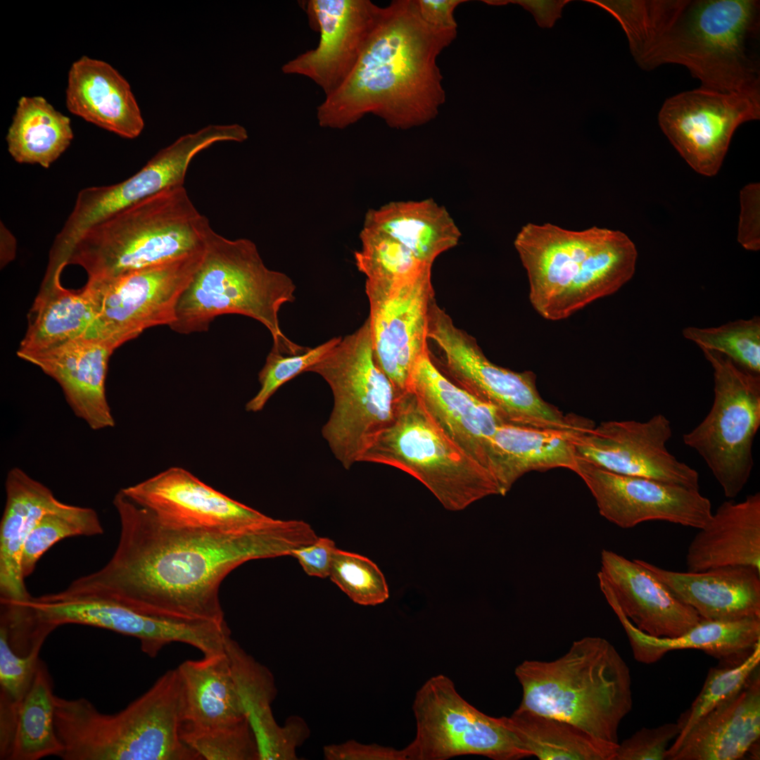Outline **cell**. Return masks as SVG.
I'll return each mask as SVG.
<instances>
[{
  "label": "cell",
  "mask_w": 760,
  "mask_h": 760,
  "mask_svg": "<svg viewBox=\"0 0 760 760\" xmlns=\"http://www.w3.org/2000/svg\"><path fill=\"white\" fill-rule=\"evenodd\" d=\"M120 523L117 548L106 565L73 581L71 597L113 600L167 619L226 623L220 588L253 559L290 556L317 537L302 520H270L241 529L175 526L159 520L121 490L113 501Z\"/></svg>",
  "instance_id": "6da1fadb"
},
{
  "label": "cell",
  "mask_w": 760,
  "mask_h": 760,
  "mask_svg": "<svg viewBox=\"0 0 760 760\" xmlns=\"http://www.w3.org/2000/svg\"><path fill=\"white\" fill-rule=\"evenodd\" d=\"M456 37L424 22L416 0L382 7L353 69L317 107L319 125L343 129L367 114L398 129L431 121L445 101L437 58Z\"/></svg>",
  "instance_id": "7a4b0ae2"
},
{
  "label": "cell",
  "mask_w": 760,
  "mask_h": 760,
  "mask_svg": "<svg viewBox=\"0 0 760 760\" xmlns=\"http://www.w3.org/2000/svg\"><path fill=\"white\" fill-rule=\"evenodd\" d=\"M514 246L527 274L531 305L550 321L616 293L633 277L638 258L625 233L595 226L571 230L529 222Z\"/></svg>",
  "instance_id": "3957f363"
},
{
  "label": "cell",
  "mask_w": 760,
  "mask_h": 760,
  "mask_svg": "<svg viewBox=\"0 0 760 760\" xmlns=\"http://www.w3.org/2000/svg\"><path fill=\"white\" fill-rule=\"evenodd\" d=\"M63 760H201L182 738V697L176 669L112 714L87 699L55 696Z\"/></svg>",
  "instance_id": "277c9868"
},
{
  "label": "cell",
  "mask_w": 760,
  "mask_h": 760,
  "mask_svg": "<svg viewBox=\"0 0 760 760\" xmlns=\"http://www.w3.org/2000/svg\"><path fill=\"white\" fill-rule=\"evenodd\" d=\"M514 674L522 688L518 708L565 721L601 741L619 744V725L633 705L631 678L608 640L583 638L553 661H522Z\"/></svg>",
  "instance_id": "5b68a950"
},
{
  "label": "cell",
  "mask_w": 760,
  "mask_h": 760,
  "mask_svg": "<svg viewBox=\"0 0 760 760\" xmlns=\"http://www.w3.org/2000/svg\"><path fill=\"white\" fill-rule=\"evenodd\" d=\"M296 289L287 274L266 266L252 241L229 239L211 227L201 264L178 299L170 328L182 334L207 331L220 315H241L267 329L273 349L298 353L305 348L283 334L279 319L281 306L296 300Z\"/></svg>",
  "instance_id": "8992f818"
},
{
  "label": "cell",
  "mask_w": 760,
  "mask_h": 760,
  "mask_svg": "<svg viewBox=\"0 0 760 760\" xmlns=\"http://www.w3.org/2000/svg\"><path fill=\"white\" fill-rule=\"evenodd\" d=\"M211 228L184 185L164 190L92 226L71 248L67 265L88 280L114 279L204 248Z\"/></svg>",
  "instance_id": "52a82bcc"
},
{
  "label": "cell",
  "mask_w": 760,
  "mask_h": 760,
  "mask_svg": "<svg viewBox=\"0 0 760 760\" xmlns=\"http://www.w3.org/2000/svg\"><path fill=\"white\" fill-rule=\"evenodd\" d=\"M759 1L683 0L640 68L678 64L704 88L759 90Z\"/></svg>",
  "instance_id": "ba28073f"
},
{
  "label": "cell",
  "mask_w": 760,
  "mask_h": 760,
  "mask_svg": "<svg viewBox=\"0 0 760 760\" xmlns=\"http://www.w3.org/2000/svg\"><path fill=\"white\" fill-rule=\"evenodd\" d=\"M360 462L391 466L412 476L450 511L500 495L492 474L443 433L410 390L399 393L392 420Z\"/></svg>",
  "instance_id": "9c48e42d"
},
{
  "label": "cell",
  "mask_w": 760,
  "mask_h": 760,
  "mask_svg": "<svg viewBox=\"0 0 760 760\" xmlns=\"http://www.w3.org/2000/svg\"><path fill=\"white\" fill-rule=\"evenodd\" d=\"M306 372L319 375L331 390L334 405L322 435L350 469L392 420L399 395L375 360L368 319Z\"/></svg>",
  "instance_id": "30bf717a"
},
{
  "label": "cell",
  "mask_w": 760,
  "mask_h": 760,
  "mask_svg": "<svg viewBox=\"0 0 760 760\" xmlns=\"http://www.w3.org/2000/svg\"><path fill=\"white\" fill-rule=\"evenodd\" d=\"M428 338L440 349L457 385L495 407L507 423L577 430L593 426L587 419L564 415L543 400L533 372H514L489 360L476 339L455 326L435 299L429 309Z\"/></svg>",
  "instance_id": "8fae6325"
},
{
  "label": "cell",
  "mask_w": 760,
  "mask_h": 760,
  "mask_svg": "<svg viewBox=\"0 0 760 760\" xmlns=\"http://www.w3.org/2000/svg\"><path fill=\"white\" fill-rule=\"evenodd\" d=\"M714 370V399L705 418L683 435L704 460L728 498L737 497L754 467L752 447L760 426V375L718 352L702 349Z\"/></svg>",
  "instance_id": "7c38bea8"
},
{
  "label": "cell",
  "mask_w": 760,
  "mask_h": 760,
  "mask_svg": "<svg viewBox=\"0 0 760 760\" xmlns=\"http://www.w3.org/2000/svg\"><path fill=\"white\" fill-rule=\"evenodd\" d=\"M416 734L405 750L407 760H446L480 755L494 760L528 757L509 717L490 716L469 704L448 676L429 678L412 704Z\"/></svg>",
  "instance_id": "4fadbf2b"
},
{
  "label": "cell",
  "mask_w": 760,
  "mask_h": 760,
  "mask_svg": "<svg viewBox=\"0 0 760 760\" xmlns=\"http://www.w3.org/2000/svg\"><path fill=\"white\" fill-rule=\"evenodd\" d=\"M203 250L114 279L87 280L96 316L83 338L102 341L115 350L146 329L170 327L178 299L199 267Z\"/></svg>",
  "instance_id": "5bb4252c"
},
{
  "label": "cell",
  "mask_w": 760,
  "mask_h": 760,
  "mask_svg": "<svg viewBox=\"0 0 760 760\" xmlns=\"http://www.w3.org/2000/svg\"><path fill=\"white\" fill-rule=\"evenodd\" d=\"M238 135L233 124L204 127L160 150L140 170L122 182L82 189L54 239L51 255L65 260L76 240L92 226L164 190L184 185L189 164L198 153L219 141H235Z\"/></svg>",
  "instance_id": "9a60e30c"
},
{
  "label": "cell",
  "mask_w": 760,
  "mask_h": 760,
  "mask_svg": "<svg viewBox=\"0 0 760 760\" xmlns=\"http://www.w3.org/2000/svg\"><path fill=\"white\" fill-rule=\"evenodd\" d=\"M759 118V90L722 92L701 87L666 99L658 120L688 165L711 177L719 170L736 129Z\"/></svg>",
  "instance_id": "2e32d148"
},
{
  "label": "cell",
  "mask_w": 760,
  "mask_h": 760,
  "mask_svg": "<svg viewBox=\"0 0 760 760\" xmlns=\"http://www.w3.org/2000/svg\"><path fill=\"white\" fill-rule=\"evenodd\" d=\"M365 292L375 360L401 393L419 357L429 352V315L435 299L431 267L408 279H366Z\"/></svg>",
  "instance_id": "e0dca14e"
},
{
  "label": "cell",
  "mask_w": 760,
  "mask_h": 760,
  "mask_svg": "<svg viewBox=\"0 0 760 760\" xmlns=\"http://www.w3.org/2000/svg\"><path fill=\"white\" fill-rule=\"evenodd\" d=\"M30 603L54 630L64 624H81L113 631L138 639L141 651L150 657L172 642L191 645L203 656L220 654L231 635L226 623L167 619L106 599L61 598L51 593L32 597Z\"/></svg>",
  "instance_id": "ac0fdd59"
},
{
  "label": "cell",
  "mask_w": 760,
  "mask_h": 760,
  "mask_svg": "<svg viewBox=\"0 0 760 760\" xmlns=\"http://www.w3.org/2000/svg\"><path fill=\"white\" fill-rule=\"evenodd\" d=\"M574 472L588 486L600 515L623 528L664 521L699 529L712 514L710 500L697 489L617 474L578 457Z\"/></svg>",
  "instance_id": "d6986e66"
},
{
  "label": "cell",
  "mask_w": 760,
  "mask_h": 760,
  "mask_svg": "<svg viewBox=\"0 0 760 760\" xmlns=\"http://www.w3.org/2000/svg\"><path fill=\"white\" fill-rule=\"evenodd\" d=\"M670 421L661 414L646 422L608 421L579 433L577 455L620 474L641 476L699 490V474L666 448Z\"/></svg>",
  "instance_id": "ffe728a7"
},
{
  "label": "cell",
  "mask_w": 760,
  "mask_h": 760,
  "mask_svg": "<svg viewBox=\"0 0 760 760\" xmlns=\"http://www.w3.org/2000/svg\"><path fill=\"white\" fill-rule=\"evenodd\" d=\"M310 27L319 33L317 46L281 67L286 75L305 77L326 96L345 81L355 65L381 11L369 0L298 1Z\"/></svg>",
  "instance_id": "44dd1931"
},
{
  "label": "cell",
  "mask_w": 760,
  "mask_h": 760,
  "mask_svg": "<svg viewBox=\"0 0 760 760\" xmlns=\"http://www.w3.org/2000/svg\"><path fill=\"white\" fill-rule=\"evenodd\" d=\"M121 490L161 521L175 526L233 530L272 518L219 492L182 467H170Z\"/></svg>",
  "instance_id": "7402d4cb"
},
{
  "label": "cell",
  "mask_w": 760,
  "mask_h": 760,
  "mask_svg": "<svg viewBox=\"0 0 760 760\" xmlns=\"http://www.w3.org/2000/svg\"><path fill=\"white\" fill-rule=\"evenodd\" d=\"M597 577L611 607L617 608L650 636L676 638L701 620L694 609L680 601L639 559L630 560L603 549Z\"/></svg>",
  "instance_id": "603a6c76"
},
{
  "label": "cell",
  "mask_w": 760,
  "mask_h": 760,
  "mask_svg": "<svg viewBox=\"0 0 760 760\" xmlns=\"http://www.w3.org/2000/svg\"><path fill=\"white\" fill-rule=\"evenodd\" d=\"M407 390L450 441L490 471V439L498 426L506 422L495 407L450 381L434 364L429 352L415 364Z\"/></svg>",
  "instance_id": "cb8c5ba5"
},
{
  "label": "cell",
  "mask_w": 760,
  "mask_h": 760,
  "mask_svg": "<svg viewBox=\"0 0 760 760\" xmlns=\"http://www.w3.org/2000/svg\"><path fill=\"white\" fill-rule=\"evenodd\" d=\"M224 652L246 718L256 740L259 760H297L298 747L309 737L303 718L291 716L283 726L276 721L271 705L277 695L270 669L248 654L231 636Z\"/></svg>",
  "instance_id": "d4e9b609"
},
{
  "label": "cell",
  "mask_w": 760,
  "mask_h": 760,
  "mask_svg": "<svg viewBox=\"0 0 760 760\" xmlns=\"http://www.w3.org/2000/svg\"><path fill=\"white\" fill-rule=\"evenodd\" d=\"M114 350L102 341L80 338L23 360L54 379L75 415L98 431L115 424L106 393L108 365Z\"/></svg>",
  "instance_id": "484cf974"
},
{
  "label": "cell",
  "mask_w": 760,
  "mask_h": 760,
  "mask_svg": "<svg viewBox=\"0 0 760 760\" xmlns=\"http://www.w3.org/2000/svg\"><path fill=\"white\" fill-rule=\"evenodd\" d=\"M760 737V676L757 670L733 698L702 717L667 760H737Z\"/></svg>",
  "instance_id": "4316f807"
},
{
  "label": "cell",
  "mask_w": 760,
  "mask_h": 760,
  "mask_svg": "<svg viewBox=\"0 0 760 760\" xmlns=\"http://www.w3.org/2000/svg\"><path fill=\"white\" fill-rule=\"evenodd\" d=\"M640 563L701 619L730 621L760 617V571L727 566L699 572L666 570Z\"/></svg>",
  "instance_id": "83f0119b"
},
{
  "label": "cell",
  "mask_w": 760,
  "mask_h": 760,
  "mask_svg": "<svg viewBox=\"0 0 760 760\" xmlns=\"http://www.w3.org/2000/svg\"><path fill=\"white\" fill-rule=\"evenodd\" d=\"M68 110L120 137L134 139L144 122L128 82L108 63L88 56L69 70L65 94Z\"/></svg>",
  "instance_id": "f1b7e54d"
},
{
  "label": "cell",
  "mask_w": 760,
  "mask_h": 760,
  "mask_svg": "<svg viewBox=\"0 0 760 760\" xmlns=\"http://www.w3.org/2000/svg\"><path fill=\"white\" fill-rule=\"evenodd\" d=\"M587 429L543 428L506 422L498 426L490 439L488 460L500 495H505L521 476L531 471L565 468L574 471L578 460L574 441L579 433Z\"/></svg>",
  "instance_id": "f546056e"
},
{
  "label": "cell",
  "mask_w": 760,
  "mask_h": 760,
  "mask_svg": "<svg viewBox=\"0 0 760 760\" xmlns=\"http://www.w3.org/2000/svg\"><path fill=\"white\" fill-rule=\"evenodd\" d=\"M6 504L0 524V597L27 601L21 561L25 543L39 520L65 503L50 488L20 467L11 468L5 481Z\"/></svg>",
  "instance_id": "4dcf8cb0"
},
{
  "label": "cell",
  "mask_w": 760,
  "mask_h": 760,
  "mask_svg": "<svg viewBox=\"0 0 760 760\" xmlns=\"http://www.w3.org/2000/svg\"><path fill=\"white\" fill-rule=\"evenodd\" d=\"M686 566L690 572L727 566L760 571V493L723 502L691 540Z\"/></svg>",
  "instance_id": "1f68e13d"
},
{
  "label": "cell",
  "mask_w": 760,
  "mask_h": 760,
  "mask_svg": "<svg viewBox=\"0 0 760 760\" xmlns=\"http://www.w3.org/2000/svg\"><path fill=\"white\" fill-rule=\"evenodd\" d=\"M628 636L633 657L650 664L670 651L697 649L727 666L742 663L760 643V617L720 621L701 619L682 635L672 638L650 636L635 627L616 607H612Z\"/></svg>",
  "instance_id": "d6a6232c"
},
{
  "label": "cell",
  "mask_w": 760,
  "mask_h": 760,
  "mask_svg": "<svg viewBox=\"0 0 760 760\" xmlns=\"http://www.w3.org/2000/svg\"><path fill=\"white\" fill-rule=\"evenodd\" d=\"M363 227L384 233L433 265L456 246L462 234L444 206L432 198L392 201L367 212Z\"/></svg>",
  "instance_id": "836d02e7"
},
{
  "label": "cell",
  "mask_w": 760,
  "mask_h": 760,
  "mask_svg": "<svg viewBox=\"0 0 760 760\" xmlns=\"http://www.w3.org/2000/svg\"><path fill=\"white\" fill-rule=\"evenodd\" d=\"M176 669L182 689V726L216 728L246 718L225 652L186 660Z\"/></svg>",
  "instance_id": "e575fe53"
},
{
  "label": "cell",
  "mask_w": 760,
  "mask_h": 760,
  "mask_svg": "<svg viewBox=\"0 0 760 760\" xmlns=\"http://www.w3.org/2000/svg\"><path fill=\"white\" fill-rule=\"evenodd\" d=\"M96 316L94 296L87 284L77 291L62 284L40 289L30 310L17 355L23 360L83 338Z\"/></svg>",
  "instance_id": "d590c367"
},
{
  "label": "cell",
  "mask_w": 760,
  "mask_h": 760,
  "mask_svg": "<svg viewBox=\"0 0 760 760\" xmlns=\"http://www.w3.org/2000/svg\"><path fill=\"white\" fill-rule=\"evenodd\" d=\"M53 683L40 660L32 685L10 716L0 719V759L61 757L63 746L55 726Z\"/></svg>",
  "instance_id": "8d00e7d4"
},
{
  "label": "cell",
  "mask_w": 760,
  "mask_h": 760,
  "mask_svg": "<svg viewBox=\"0 0 760 760\" xmlns=\"http://www.w3.org/2000/svg\"><path fill=\"white\" fill-rule=\"evenodd\" d=\"M73 139L70 120L42 96H23L6 135L8 151L19 163L48 168Z\"/></svg>",
  "instance_id": "74e56055"
},
{
  "label": "cell",
  "mask_w": 760,
  "mask_h": 760,
  "mask_svg": "<svg viewBox=\"0 0 760 760\" xmlns=\"http://www.w3.org/2000/svg\"><path fill=\"white\" fill-rule=\"evenodd\" d=\"M511 726L528 757L540 760H614L619 744L601 741L578 726L517 708Z\"/></svg>",
  "instance_id": "f35d334b"
},
{
  "label": "cell",
  "mask_w": 760,
  "mask_h": 760,
  "mask_svg": "<svg viewBox=\"0 0 760 760\" xmlns=\"http://www.w3.org/2000/svg\"><path fill=\"white\" fill-rule=\"evenodd\" d=\"M607 11L621 25L631 52L640 67L658 42L682 0H585Z\"/></svg>",
  "instance_id": "ab89813d"
},
{
  "label": "cell",
  "mask_w": 760,
  "mask_h": 760,
  "mask_svg": "<svg viewBox=\"0 0 760 760\" xmlns=\"http://www.w3.org/2000/svg\"><path fill=\"white\" fill-rule=\"evenodd\" d=\"M103 533L97 512L92 508L65 504L45 514L35 525L24 545L21 568L25 578L34 571L41 557L55 543L73 536Z\"/></svg>",
  "instance_id": "60d3db41"
},
{
  "label": "cell",
  "mask_w": 760,
  "mask_h": 760,
  "mask_svg": "<svg viewBox=\"0 0 760 760\" xmlns=\"http://www.w3.org/2000/svg\"><path fill=\"white\" fill-rule=\"evenodd\" d=\"M360 238L361 248L355 253V260L358 270L366 276V279H408L432 267L384 233L362 227Z\"/></svg>",
  "instance_id": "b9f144b4"
},
{
  "label": "cell",
  "mask_w": 760,
  "mask_h": 760,
  "mask_svg": "<svg viewBox=\"0 0 760 760\" xmlns=\"http://www.w3.org/2000/svg\"><path fill=\"white\" fill-rule=\"evenodd\" d=\"M686 339L701 349L711 350L729 357L740 367L760 374V318L729 322L717 327H688L683 330Z\"/></svg>",
  "instance_id": "7bdbcfd3"
},
{
  "label": "cell",
  "mask_w": 760,
  "mask_h": 760,
  "mask_svg": "<svg viewBox=\"0 0 760 760\" xmlns=\"http://www.w3.org/2000/svg\"><path fill=\"white\" fill-rule=\"evenodd\" d=\"M759 664L760 643L742 663L711 668L699 693L678 718L680 734L672 745L680 742L702 717L736 695L759 669Z\"/></svg>",
  "instance_id": "ee69618b"
},
{
  "label": "cell",
  "mask_w": 760,
  "mask_h": 760,
  "mask_svg": "<svg viewBox=\"0 0 760 760\" xmlns=\"http://www.w3.org/2000/svg\"><path fill=\"white\" fill-rule=\"evenodd\" d=\"M329 578L353 602L375 606L389 598V589L378 566L363 555L336 549Z\"/></svg>",
  "instance_id": "f6af8a7d"
},
{
  "label": "cell",
  "mask_w": 760,
  "mask_h": 760,
  "mask_svg": "<svg viewBox=\"0 0 760 760\" xmlns=\"http://www.w3.org/2000/svg\"><path fill=\"white\" fill-rule=\"evenodd\" d=\"M181 735L201 760H259L257 742L246 718L216 728L182 726Z\"/></svg>",
  "instance_id": "bcb514c9"
},
{
  "label": "cell",
  "mask_w": 760,
  "mask_h": 760,
  "mask_svg": "<svg viewBox=\"0 0 760 760\" xmlns=\"http://www.w3.org/2000/svg\"><path fill=\"white\" fill-rule=\"evenodd\" d=\"M342 337H334L315 348L296 354H284L272 348L258 374L260 389L246 405L247 412L262 410L270 398L286 382L305 372L332 349Z\"/></svg>",
  "instance_id": "7dc6e473"
},
{
  "label": "cell",
  "mask_w": 760,
  "mask_h": 760,
  "mask_svg": "<svg viewBox=\"0 0 760 760\" xmlns=\"http://www.w3.org/2000/svg\"><path fill=\"white\" fill-rule=\"evenodd\" d=\"M41 647L18 654L0 631V714L15 711L30 690L40 659Z\"/></svg>",
  "instance_id": "c3c4849f"
},
{
  "label": "cell",
  "mask_w": 760,
  "mask_h": 760,
  "mask_svg": "<svg viewBox=\"0 0 760 760\" xmlns=\"http://www.w3.org/2000/svg\"><path fill=\"white\" fill-rule=\"evenodd\" d=\"M680 734L677 723L642 728L619 743L614 760H664L671 742Z\"/></svg>",
  "instance_id": "681fc988"
},
{
  "label": "cell",
  "mask_w": 760,
  "mask_h": 760,
  "mask_svg": "<svg viewBox=\"0 0 760 760\" xmlns=\"http://www.w3.org/2000/svg\"><path fill=\"white\" fill-rule=\"evenodd\" d=\"M759 203V184H749L741 190L737 241L749 251H756L760 248Z\"/></svg>",
  "instance_id": "f907efd6"
},
{
  "label": "cell",
  "mask_w": 760,
  "mask_h": 760,
  "mask_svg": "<svg viewBox=\"0 0 760 760\" xmlns=\"http://www.w3.org/2000/svg\"><path fill=\"white\" fill-rule=\"evenodd\" d=\"M323 754L327 760H407L404 748L397 749L377 744H362L355 740L326 745Z\"/></svg>",
  "instance_id": "816d5d0a"
},
{
  "label": "cell",
  "mask_w": 760,
  "mask_h": 760,
  "mask_svg": "<svg viewBox=\"0 0 760 760\" xmlns=\"http://www.w3.org/2000/svg\"><path fill=\"white\" fill-rule=\"evenodd\" d=\"M335 542L327 537H318L311 543L293 549L290 556L297 559L310 576L325 578L329 576Z\"/></svg>",
  "instance_id": "f5cc1de1"
},
{
  "label": "cell",
  "mask_w": 760,
  "mask_h": 760,
  "mask_svg": "<svg viewBox=\"0 0 760 760\" xmlns=\"http://www.w3.org/2000/svg\"><path fill=\"white\" fill-rule=\"evenodd\" d=\"M419 13L429 25L441 30H457L455 8L466 0H416Z\"/></svg>",
  "instance_id": "db71d44e"
},
{
  "label": "cell",
  "mask_w": 760,
  "mask_h": 760,
  "mask_svg": "<svg viewBox=\"0 0 760 760\" xmlns=\"http://www.w3.org/2000/svg\"><path fill=\"white\" fill-rule=\"evenodd\" d=\"M483 2L493 6H502L514 4L521 6L531 13L538 24L542 28L552 27L555 22L562 17L564 6L569 0H484Z\"/></svg>",
  "instance_id": "11a10c76"
},
{
  "label": "cell",
  "mask_w": 760,
  "mask_h": 760,
  "mask_svg": "<svg viewBox=\"0 0 760 760\" xmlns=\"http://www.w3.org/2000/svg\"><path fill=\"white\" fill-rule=\"evenodd\" d=\"M16 240L10 230L1 222L0 227V264L4 267L15 256Z\"/></svg>",
  "instance_id": "9f6ffc18"
}]
</instances>
